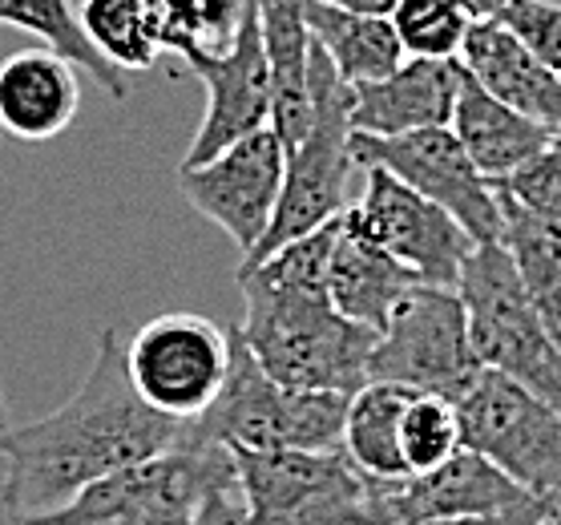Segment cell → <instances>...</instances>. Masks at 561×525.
<instances>
[{
    "label": "cell",
    "mask_w": 561,
    "mask_h": 525,
    "mask_svg": "<svg viewBox=\"0 0 561 525\" xmlns=\"http://www.w3.org/2000/svg\"><path fill=\"white\" fill-rule=\"evenodd\" d=\"M347 392L283 388L259 368L239 328H230V376L210 409L191 421L194 441H215L230 453H279V448H344Z\"/></svg>",
    "instance_id": "3"
},
{
    "label": "cell",
    "mask_w": 561,
    "mask_h": 525,
    "mask_svg": "<svg viewBox=\"0 0 561 525\" xmlns=\"http://www.w3.org/2000/svg\"><path fill=\"white\" fill-rule=\"evenodd\" d=\"M191 525H255V522H251V510H247V501H243V489L230 486V489L210 493L203 510L194 513Z\"/></svg>",
    "instance_id": "33"
},
{
    "label": "cell",
    "mask_w": 561,
    "mask_h": 525,
    "mask_svg": "<svg viewBox=\"0 0 561 525\" xmlns=\"http://www.w3.org/2000/svg\"><path fill=\"white\" fill-rule=\"evenodd\" d=\"M344 222L428 287H457L465 259L477 251L445 206L428 203L388 170H368L364 194L347 203Z\"/></svg>",
    "instance_id": "12"
},
{
    "label": "cell",
    "mask_w": 561,
    "mask_h": 525,
    "mask_svg": "<svg viewBox=\"0 0 561 525\" xmlns=\"http://www.w3.org/2000/svg\"><path fill=\"white\" fill-rule=\"evenodd\" d=\"M505 4H510V0H460V9H465L472 21H493V16H501Z\"/></svg>",
    "instance_id": "35"
},
{
    "label": "cell",
    "mask_w": 561,
    "mask_h": 525,
    "mask_svg": "<svg viewBox=\"0 0 561 525\" xmlns=\"http://www.w3.org/2000/svg\"><path fill=\"white\" fill-rule=\"evenodd\" d=\"M558 501L553 498H529L517 510L505 513H481V517H440V522H421V525H541Z\"/></svg>",
    "instance_id": "32"
},
{
    "label": "cell",
    "mask_w": 561,
    "mask_h": 525,
    "mask_svg": "<svg viewBox=\"0 0 561 525\" xmlns=\"http://www.w3.org/2000/svg\"><path fill=\"white\" fill-rule=\"evenodd\" d=\"M453 134L460 138L465 155L485 179L501 182L513 170H522L529 158H537L549 141L558 138V129L541 126L534 117L517 114L493 93H485L469 73H460L457 110H453Z\"/></svg>",
    "instance_id": "20"
},
{
    "label": "cell",
    "mask_w": 561,
    "mask_h": 525,
    "mask_svg": "<svg viewBox=\"0 0 561 525\" xmlns=\"http://www.w3.org/2000/svg\"><path fill=\"white\" fill-rule=\"evenodd\" d=\"M541 525H561V501H558V505H553V510H549V517H546V522H541Z\"/></svg>",
    "instance_id": "38"
},
{
    "label": "cell",
    "mask_w": 561,
    "mask_h": 525,
    "mask_svg": "<svg viewBox=\"0 0 561 525\" xmlns=\"http://www.w3.org/2000/svg\"><path fill=\"white\" fill-rule=\"evenodd\" d=\"M347 150L359 170H388L392 179L424 194L428 203L445 206L477 247L501 243L505 215H501L497 186L472 167L453 126L416 129V134H400V138L352 134Z\"/></svg>",
    "instance_id": "11"
},
{
    "label": "cell",
    "mask_w": 561,
    "mask_h": 525,
    "mask_svg": "<svg viewBox=\"0 0 561 525\" xmlns=\"http://www.w3.org/2000/svg\"><path fill=\"white\" fill-rule=\"evenodd\" d=\"M255 0H146L153 41L162 53L182 57V65L198 57L227 53L243 28Z\"/></svg>",
    "instance_id": "26"
},
{
    "label": "cell",
    "mask_w": 561,
    "mask_h": 525,
    "mask_svg": "<svg viewBox=\"0 0 561 525\" xmlns=\"http://www.w3.org/2000/svg\"><path fill=\"white\" fill-rule=\"evenodd\" d=\"M182 445H191V421H174L138 397L126 340L105 328L73 397L4 436V489L21 513H49L93 481Z\"/></svg>",
    "instance_id": "1"
},
{
    "label": "cell",
    "mask_w": 561,
    "mask_h": 525,
    "mask_svg": "<svg viewBox=\"0 0 561 525\" xmlns=\"http://www.w3.org/2000/svg\"><path fill=\"white\" fill-rule=\"evenodd\" d=\"M497 186V182H493ZM505 231L501 247L510 251L513 267L522 275V287L537 316L546 320L549 335L561 344V222L558 218L534 215L522 203H513L510 194L497 186Z\"/></svg>",
    "instance_id": "23"
},
{
    "label": "cell",
    "mask_w": 561,
    "mask_h": 525,
    "mask_svg": "<svg viewBox=\"0 0 561 525\" xmlns=\"http://www.w3.org/2000/svg\"><path fill=\"white\" fill-rule=\"evenodd\" d=\"M457 61L497 102L561 134V73L525 49L497 16L472 21Z\"/></svg>",
    "instance_id": "17"
},
{
    "label": "cell",
    "mask_w": 561,
    "mask_h": 525,
    "mask_svg": "<svg viewBox=\"0 0 561 525\" xmlns=\"http://www.w3.org/2000/svg\"><path fill=\"white\" fill-rule=\"evenodd\" d=\"M138 397L174 421H198L230 376V332L194 311L153 316L126 340Z\"/></svg>",
    "instance_id": "10"
},
{
    "label": "cell",
    "mask_w": 561,
    "mask_h": 525,
    "mask_svg": "<svg viewBox=\"0 0 561 525\" xmlns=\"http://www.w3.org/2000/svg\"><path fill=\"white\" fill-rule=\"evenodd\" d=\"M460 61L404 57V65L380 81L352 85V134L400 138L416 129L453 126L460 93Z\"/></svg>",
    "instance_id": "16"
},
{
    "label": "cell",
    "mask_w": 561,
    "mask_h": 525,
    "mask_svg": "<svg viewBox=\"0 0 561 525\" xmlns=\"http://www.w3.org/2000/svg\"><path fill=\"white\" fill-rule=\"evenodd\" d=\"M347 146H352V85L335 73L332 57L319 45H311V126H307L304 141L287 155V174H283L271 231L263 235L259 251L247 263L275 255L279 247L344 215L347 174L356 167Z\"/></svg>",
    "instance_id": "6"
},
{
    "label": "cell",
    "mask_w": 561,
    "mask_h": 525,
    "mask_svg": "<svg viewBox=\"0 0 561 525\" xmlns=\"http://www.w3.org/2000/svg\"><path fill=\"white\" fill-rule=\"evenodd\" d=\"M460 448H465V441H460L457 400L416 392L404 409V421H400V453H404L409 477L433 473L448 457H457Z\"/></svg>",
    "instance_id": "28"
},
{
    "label": "cell",
    "mask_w": 561,
    "mask_h": 525,
    "mask_svg": "<svg viewBox=\"0 0 561 525\" xmlns=\"http://www.w3.org/2000/svg\"><path fill=\"white\" fill-rule=\"evenodd\" d=\"M0 25L21 28V33H33L37 41H45L41 49H53L57 57H65L77 73H90L98 81V90L110 93L114 102L129 98L126 73L114 69L102 53L93 49V41L85 37V28L77 21L73 0H0Z\"/></svg>",
    "instance_id": "24"
},
{
    "label": "cell",
    "mask_w": 561,
    "mask_h": 525,
    "mask_svg": "<svg viewBox=\"0 0 561 525\" xmlns=\"http://www.w3.org/2000/svg\"><path fill=\"white\" fill-rule=\"evenodd\" d=\"M0 525H21V510H16L9 489H4V473H0Z\"/></svg>",
    "instance_id": "36"
},
{
    "label": "cell",
    "mask_w": 561,
    "mask_h": 525,
    "mask_svg": "<svg viewBox=\"0 0 561 525\" xmlns=\"http://www.w3.org/2000/svg\"><path fill=\"white\" fill-rule=\"evenodd\" d=\"M460 441L537 498L561 501V409L481 368L457 400Z\"/></svg>",
    "instance_id": "9"
},
{
    "label": "cell",
    "mask_w": 561,
    "mask_h": 525,
    "mask_svg": "<svg viewBox=\"0 0 561 525\" xmlns=\"http://www.w3.org/2000/svg\"><path fill=\"white\" fill-rule=\"evenodd\" d=\"M287 150L275 129H259L203 167L179 170L182 198L234 239L239 263L255 255L279 206Z\"/></svg>",
    "instance_id": "13"
},
{
    "label": "cell",
    "mask_w": 561,
    "mask_h": 525,
    "mask_svg": "<svg viewBox=\"0 0 561 525\" xmlns=\"http://www.w3.org/2000/svg\"><path fill=\"white\" fill-rule=\"evenodd\" d=\"M457 292L477 364L561 409V344L529 304L510 251L501 243L477 247L460 267Z\"/></svg>",
    "instance_id": "5"
},
{
    "label": "cell",
    "mask_w": 561,
    "mask_h": 525,
    "mask_svg": "<svg viewBox=\"0 0 561 525\" xmlns=\"http://www.w3.org/2000/svg\"><path fill=\"white\" fill-rule=\"evenodd\" d=\"M186 69L206 85V110L179 170L203 167L222 150L271 126L275 98H271V65L263 53V37H259L255 4H251V13H247L243 28L227 53L198 57Z\"/></svg>",
    "instance_id": "15"
},
{
    "label": "cell",
    "mask_w": 561,
    "mask_h": 525,
    "mask_svg": "<svg viewBox=\"0 0 561 525\" xmlns=\"http://www.w3.org/2000/svg\"><path fill=\"white\" fill-rule=\"evenodd\" d=\"M259 37L271 65V129L291 155L311 126V28L307 0H255Z\"/></svg>",
    "instance_id": "19"
},
{
    "label": "cell",
    "mask_w": 561,
    "mask_h": 525,
    "mask_svg": "<svg viewBox=\"0 0 561 525\" xmlns=\"http://www.w3.org/2000/svg\"><path fill=\"white\" fill-rule=\"evenodd\" d=\"M497 186L510 194L513 203H522L525 210L561 222V134L549 141L541 155L529 158L522 170H513L510 179H501Z\"/></svg>",
    "instance_id": "30"
},
{
    "label": "cell",
    "mask_w": 561,
    "mask_h": 525,
    "mask_svg": "<svg viewBox=\"0 0 561 525\" xmlns=\"http://www.w3.org/2000/svg\"><path fill=\"white\" fill-rule=\"evenodd\" d=\"M323 4H335V9L364 13V16H392L396 9V0H323Z\"/></svg>",
    "instance_id": "34"
},
{
    "label": "cell",
    "mask_w": 561,
    "mask_h": 525,
    "mask_svg": "<svg viewBox=\"0 0 561 525\" xmlns=\"http://www.w3.org/2000/svg\"><path fill=\"white\" fill-rule=\"evenodd\" d=\"M307 28L319 49L332 57L335 73L347 85L380 81L404 65V45L388 16L347 13L323 0H307Z\"/></svg>",
    "instance_id": "22"
},
{
    "label": "cell",
    "mask_w": 561,
    "mask_h": 525,
    "mask_svg": "<svg viewBox=\"0 0 561 525\" xmlns=\"http://www.w3.org/2000/svg\"><path fill=\"white\" fill-rule=\"evenodd\" d=\"M525 49L561 73V4L553 0H510L497 16Z\"/></svg>",
    "instance_id": "31"
},
{
    "label": "cell",
    "mask_w": 561,
    "mask_h": 525,
    "mask_svg": "<svg viewBox=\"0 0 561 525\" xmlns=\"http://www.w3.org/2000/svg\"><path fill=\"white\" fill-rule=\"evenodd\" d=\"M9 433H13V421H9V409H4V397H0V445H4Z\"/></svg>",
    "instance_id": "37"
},
{
    "label": "cell",
    "mask_w": 561,
    "mask_h": 525,
    "mask_svg": "<svg viewBox=\"0 0 561 525\" xmlns=\"http://www.w3.org/2000/svg\"><path fill=\"white\" fill-rule=\"evenodd\" d=\"M481 376L469 340V316L457 287L416 283L392 311L368 359V385H404L412 392L460 400Z\"/></svg>",
    "instance_id": "7"
},
{
    "label": "cell",
    "mask_w": 561,
    "mask_h": 525,
    "mask_svg": "<svg viewBox=\"0 0 561 525\" xmlns=\"http://www.w3.org/2000/svg\"><path fill=\"white\" fill-rule=\"evenodd\" d=\"M81 110L77 69L53 49H21L0 61V129L16 141H49Z\"/></svg>",
    "instance_id": "18"
},
{
    "label": "cell",
    "mask_w": 561,
    "mask_h": 525,
    "mask_svg": "<svg viewBox=\"0 0 561 525\" xmlns=\"http://www.w3.org/2000/svg\"><path fill=\"white\" fill-rule=\"evenodd\" d=\"M529 489H522L497 465L460 448L440 469L416 477H371L368 481V525H421L440 517H481L525 505Z\"/></svg>",
    "instance_id": "14"
},
{
    "label": "cell",
    "mask_w": 561,
    "mask_h": 525,
    "mask_svg": "<svg viewBox=\"0 0 561 525\" xmlns=\"http://www.w3.org/2000/svg\"><path fill=\"white\" fill-rule=\"evenodd\" d=\"M328 283H332V304L344 320L383 332L392 311L400 308V299L416 287V275L409 267H400L388 251L368 243L364 235H356L340 215V235L332 247V267H328Z\"/></svg>",
    "instance_id": "21"
},
{
    "label": "cell",
    "mask_w": 561,
    "mask_h": 525,
    "mask_svg": "<svg viewBox=\"0 0 561 525\" xmlns=\"http://www.w3.org/2000/svg\"><path fill=\"white\" fill-rule=\"evenodd\" d=\"M230 486H239L230 448L191 433V445L126 465L57 510L25 513V525H191L206 498Z\"/></svg>",
    "instance_id": "4"
},
{
    "label": "cell",
    "mask_w": 561,
    "mask_h": 525,
    "mask_svg": "<svg viewBox=\"0 0 561 525\" xmlns=\"http://www.w3.org/2000/svg\"><path fill=\"white\" fill-rule=\"evenodd\" d=\"M340 218L279 247L275 255L239 267L243 292V344L259 368L283 388L299 392H347L368 385V359L380 332L344 320L332 304V247Z\"/></svg>",
    "instance_id": "2"
},
{
    "label": "cell",
    "mask_w": 561,
    "mask_h": 525,
    "mask_svg": "<svg viewBox=\"0 0 561 525\" xmlns=\"http://www.w3.org/2000/svg\"><path fill=\"white\" fill-rule=\"evenodd\" d=\"M77 21L93 41V49L122 73H146L162 57L158 41H153L146 0H81Z\"/></svg>",
    "instance_id": "27"
},
{
    "label": "cell",
    "mask_w": 561,
    "mask_h": 525,
    "mask_svg": "<svg viewBox=\"0 0 561 525\" xmlns=\"http://www.w3.org/2000/svg\"><path fill=\"white\" fill-rule=\"evenodd\" d=\"M388 21L404 45V57H433V61L460 57V45L472 28V16L460 9V0H396Z\"/></svg>",
    "instance_id": "29"
},
{
    "label": "cell",
    "mask_w": 561,
    "mask_h": 525,
    "mask_svg": "<svg viewBox=\"0 0 561 525\" xmlns=\"http://www.w3.org/2000/svg\"><path fill=\"white\" fill-rule=\"evenodd\" d=\"M255 525H368V481L344 448L230 453Z\"/></svg>",
    "instance_id": "8"
},
{
    "label": "cell",
    "mask_w": 561,
    "mask_h": 525,
    "mask_svg": "<svg viewBox=\"0 0 561 525\" xmlns=\"http://www.w3.org/2000/svg\"><path fill=\"white\" fill-rule=\"evenodd\" d=\"M416 397L404 385H380L371 380L352 397L344 421V453L371 477H409L404 453H400V421L409 400Z\"/></svg>",
    "instance_id": "25"
}]
</instances>
